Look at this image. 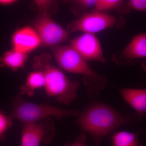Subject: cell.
Masks as SVG:
<instances>
[{"label":"cell","instance_id":"1","mask_svg":"<svg viewBox=\"0 0 146 146\" xmlns=\"http://www.w3.org/2000/svg\"><path fill=\"white\" fill-rule=\"evenodd\" d=\"M78 117L79 126L93 137L97 146L102 138L115 129L133 123V118L129 114L123 115L100 103L90 105L80 112Z\"/></svg>","mask_w":146,"mask_h":146},{"label":"cell","instance_id":"2","mask_svg":"<svg viewBox=\"0 0 146 146\" xmlns=\"http://www.w3.org/2000/svg\"><path fill=\"white\" fill-rule=\"evenodd\" d=\"M51 56L48 54L34 58L35 70L41 71L45 78L44 88L47 96L55 98L60 104H69L76 98L80 83L72 80L58 68L52 65Z\"/></svg>","mask_w":146,"mask_h":146},{"label":"cell","instance_id":"3","mask_svg":"<svg viewBox=\"0 0 146 146\" xmlns=\"http://www.w3.org/2000/svg\"><path fill=\"white\" fill-rule=\"evenodd\" d=\"M51 50L61 68L69 72L82 76L86 86L100 91L107 85L106 77L94 71L71 46L56 45L52 47Z\"/></svg>","mask_w":146,"mask_h":146},{"label":"cell","instance_id":"4","mask_svg":"<svg viewBox=\"0 0 146 146\" xmlns=\"http://www.w3.org/2000/svg\"><path fill=\"white\" fill-rule=\"evenodd\" d=\"M80 113L77 110H66L49 105L33 103L19 97L13 100L10 117L23 123H27L51 117L60 120L70 116L78 117Z\"/></svg>","mask_w":146,"mask_h":146},{"label":"cell","instance_id":"5","mask_svg":"<svg viewBox=\"0 0 146 146\" xmlns=\"http://www.w3.org/2000/svg\"><path fill=\"white\" fill-rule=\"evenodd\" d=\"M121 21L115 16L93 9L83 13L78 19L71 23L68 28L71 31L95 34L109 28L122 26L123 25L120 24Z\"/></svg>","mask_w":146,"mask_h":146},{"label":"cell","instance_id":"6","mask_svg":"<svg viewBox=\"0 0 146 146\" xmlns=\"http://www.w3.org/2000/svg\"><path fill=\"white\" fill-rule=\"evenodd\" d=\"M51 118L35 122L23 123L21 146H39L42 143H49L55 134Z\"/></svg>","mask_w":146,"mask_h":146},{"label":"cell","instance_id":"7","mask_svg":"<svg viewBox=\"0 0 146 146\" xmlns=\"http://www.w3.org/2000/svg\"><path fill=\"white\" fill-rule=\"evenodd\" d=\"M40 13L34 27L41 43L52 47L66 41L68 37V31L52 19L49 12Z\"/></svg>","mask_w":146,"mask_h":146},{"label":"cell","instance_id":"8","mask_svg":"<svg viewBox=\"0 0 146 146\" xmlns=\"http://www.w3.org/2000/svg\"><path fill=\"white\" fill-rule=\"evenodd\" d=\"M71 46L86 61L105 63L101 45L95 34L84 33L71 41Z\"/></svg>","mask_w":146,"mask_h":146},{"label":"cell","instance_id":"9","mask_svg":"<svg viewBox=\"0 0 146 146\" xmlns=\"http://www.w3.org/2000/svg\"><path fill=\"white\" fill-rule=\"evenodd\" d=\"M14 49L27 53L35 49L40 44V39L36 32L30 27L21 29L13 36Z\"/></svg>","mask_w":146,"mask_h":146},{"label":"cell","instance_id":"10","mask_svg":"<svg viewBox=\"0 0 146 146\" xmlns=\"http://www.w3.org/2000/svg\"><path fill=\"white\" fill-rule=\"evenodd\" d=\"M121 56L125 60H136L146 58V33H140L134 36L123 50Z\"/></svg>","mask_w":146,"mask_h":146},{"label":"cell","instance_id":"11","mask_svg":"<svg viewBox=\"0 0 146 146\" xmlns=\"http://www.w3.org/2000/svg\"><path fill=\"white\" fill-rule=\"evenodd\" d=\"M122 97L141 116L146 110V90L144 89H119Z\"/></svg>","mask_w":146,"mask_h":146},{"label":"cell","instance_id":"12","mask_svg":"<svg viewBox=\"0 0 146 146\" xmlns=\"http://www.w3.org/2000/svg\"><path fill=\"white\" fill-rule=\"evenodd\" d=\"M27 58V53L13 48L0 56V67H7L16 70L24 66Z\"/></svg>","mask_w":146,"mask_h":146},{"label":"cell","instance_id":"13","mask_svg":"<svg viewBox=\"0 0 146 146\" xmlns=\"http://www.w3.org/2000/svg\"><path fill=\"white\" fill-rule=\"evenodd\" d=\"M45 78L41 71L35 70L31 73L27 78L25 84L22 87L21 93L29 96L33 95L34 91L44 87Z\"/></svg>","mask_w":146,"mask_h":146},{"label":"cell","instance_id":"14","mask_svg":"<svg viewBox=\"0 0 146 146\" xmlns=\"http://www.w3.org/2000/svg\"><path fill=\"white\" fill-rule=\"evenodd\" d=\"M112 146H144L139 141L138 133L120 131L113 134Z\"/></svg>","mask_w":146,"mask_h":146},{"label":"cell","instance_id":"15","mask_svg":"<svg viewBox=\"0 0 146 146\" xmlns=\"http://www.w3.org/2000/svg\"><path fill=\"white\" fill-rule=\"evenodd\" d=\"M123 3L120 0H95V10L105 12L117 8Z\"/></svg>","mask_w":146,"mask_h":146},{"label":"cell","instance_id":"16","mask_svg":"<svg viewBox=\"0 0 146 146\" xmlns=\"http://www.w3.org/2000/svg\"><path fill=\"white\" fill-rule=\"evenodd\" d=\"M12 118L0 110V140L4 139L7 131L12 126Z\"/></svg>","mask_w":146,"mask_h":146},{"label":"cell","instance_id":"17","mask_svg":"<svg viewBox=\"0 0 146 146\" xmlns=\"http://www.w3.org/2000/svg\"><path fill=\"white\" fill-rule=\"evenodd\" d=\"M129 8L139 11L145 12L146 1L145 0H130L127 2Z\"/></svg>","mask_w":146,"mask_h":146},{"label":"cell","instance_id":"18","mask_svg":"<svg viewBox=\"0 0 146 146\" xmlns=\"http://www.w3.org/2000/svg\"><path fill=\"white\" fill-rule=\"evenodd\" d=\"M87 136L85 133H82L79 134L75 141L70 146H86Z\"/></svg>","mask_w":146,"mask_h":146},{"label":"cell","instance_id":"19","mask_svg":"<svg viewBox=\"0 0 146 146\" xmlns=\"http://www.w3.org/2000/svg\"><path fill=\"white\" fill-rule=\"evenodd\" d=\"M14 0H0V5H8L16 2Z\"/></svg>","mask_w":146,"mask_h":146}]
</instances>
